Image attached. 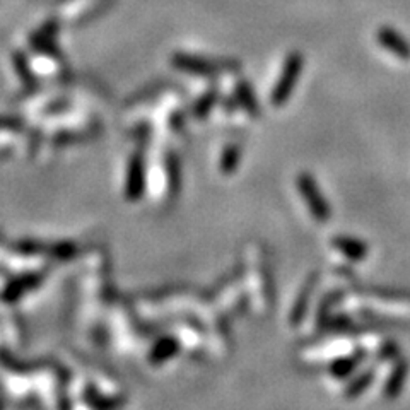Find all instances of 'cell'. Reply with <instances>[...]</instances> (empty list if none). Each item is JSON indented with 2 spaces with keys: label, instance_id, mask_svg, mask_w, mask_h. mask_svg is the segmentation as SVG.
I'll return each instance as SVG.
<instances>
[{
  "label": "cell",
  "instance_id": "cell-1",
  "mask_svg": "<svg viewBox=\"0 0 410 410\" xmlns=\"http://www.w3.org/2000/svg\"><path fill=\"white\" fill-rule=\"evenodd\" d=\"M302 65H305V58H302V55L297 53V51H294V53H290L289 57L286 58L281 77H278L277 84L274 87L272 96H270V101H272L274 106H282L288 101L294 86H296L297 77H300V74L302 72Z\"/></svg>",
  "mask_w": 410,
  "mask_h": 410
},
{
  "label": "cell",
  "instance_id": "cell-2",
  "mask_svg": "<svg viewBox=\"0 0 410 410\" xmlns=\"http://www.w3.org/2000/svg\"><path fill=\"white\" fill-rule=\"evenodd\" d=\"M297 190H300L301 197L305 198L306 205H308L312 216L316 219L318 222H326L332 216V210H330V204L326 202V198L321 193L320 186L314 181V178L308 173H301L296 180Z\"/></svg>",
  "mask_w": 410,
  "mask_h": 410
},
{
  "label": "cell",
  "instance_id": "cell-3",
  "mask_svg": "<svg viewBox=\"0 0 410 410\" xmlns=\"http://www.w3.org/2000/svg\"><path fill=\"white\" fill-rule=\"evenodd\" d=\"M376 39L380 43V46H383L390 53L395 55L397 58H400V60H410V43L398 31L393 30V27H380L376 33Z\"/></svg>",
  "mask_w": 410,
  "mask_h": 410
},
{
  "label": "cell",
  "instance_id": "cell-4",
  "mask_svg": "<svg viewBox=\"0 0 410 410\" xmlns=\"http://www.w3.org/2000/svg\"><path fill=\"white\" fill-rule=\"evenodd\" d=\"M366 357H368V352H366L364 349H359L354 354L338 357V359L333 361L332 364H330L328 371L333 378H337V380H345V378H349L350 374L359 368L362 362L366 361Z\"/></svg>",
  "mask_w": 410,
  "mask_h": 410
},
{
  "label": "cell",
  "instance_id": "cell-5",
  "mask_svg": "<svg viewBox=\"0 0 410 410\" xmlns=\"http://www.w3.org/2000/svg\"><path fill=\"white\" fill-rule=\"evenodd\" d=\"M332 246L338 253L344 255L345 258L352 262H362L369 255V246L364 241L350 236H337L333 238Z\"/></svg>",
  "mask_w": 410,
  "mask_h": 410
},
{
  "label": "cell",
  "instance_id": "cell-6",
  "mask_svg": "<svg viewBox=\"0 0 410 410\" xmlns=\"http://www.w3.org/2000/svg\"><path fill=\"white\" fill-rule=\"evenodd\" d=\"M409 376V362L405 359H398L393 366L392 373H390L388 380H386L383 393L388 400H395V398L400 395L402 390H404L405 381H407Z\"/></svg>",
  "mask_w": 410,
  "mask_h": 410
},
{
  "label": "cell",
  "instance_id": "cell-7",
  "mask_svg": "<svg viewBox=\"0 0 410 410\" xmlns=\"http://www.w3.org/2000/svg\"><path fill=\"white\" fill-rule=\"evenodd\" d=\"M314 284H316V274H314V276H312L308 278V281H306V284L302 286L300 296H297L296 302H294L293 312H290V323H293V325L301 323L302 318H305L306 309H308L309 297H312V294H313Z\"/></svg>",
  "mask_w": 410,
  "mask_h": 410
},
{
  "label": "cell",
  "instance_id": "cell-8",
  "mask_svg": "<svg viewBox=\"0 0 410 410\" xmlns=\"http://www.w3.org/2000/svg\"><path fill=\"white\" fill-rule=\"evenodd\" d=\"M374 374H376L374 373V369H368V371L361 373L359 376L354 378V380L350 381L347 386H345V392H344L345 398L352 400V398H357L361 395V393H364L366 390H368L369 386L373 385Z\"/></svg>",
  "mask_w": 410,
  "mask_h": 410
}]
</instances>
